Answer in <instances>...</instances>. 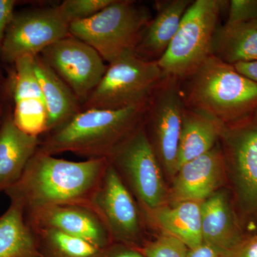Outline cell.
I'll use <instances>...</instances> for the list:
<instances>
[{
    "instance_id": "obj_17",
    "label": "cell",
    "mask_w": 257,
    "mask_h": 257,
    "mask_svg": "<svg viewBox=\"0 0 257 257\" xmlns=\"http://www.w3.org/2000/svg\"><path fill=\"white\" fill-rule=\"evenodd\" d=\"M193 0L157 1L156 15L142 32L135 55L147 61H158L170 46L182 19Z\"/></svg>"
},
{
    "instance_id": "obj_32",
    "label": "cell",
    "mask_w": 257,
    "mask_h": 257,
    "mask_svg": "<svg viewBox=\"0 0 257 257\" xmlns=\"http://www.w3.org/2000/svg\"><path fill=\"white\" fill-rule=\"evenodd\" d=\"M235 69L244 77L257 83V60L252 62H240L234 64Z\"/></svg>"
},
{
    "instance_id": "obj_15",
    "label": "cell",
    "mask_w": 257,
    "mask_h": 257,
    "mask_svg": "<svg viewBox=\"0 0 257 257\" xmlns=\"http://www.w3.org/2000/svg\"><path fill=\"white\" fill-rule=\"evenodd\" d=\"M13 64L14 111L12 117L23 133L40 138L47 133L48 114L35 72V57H23Z\"/></svg>"
},
{
    "instance_id": "obj_10",
    "label": "cell",
    "mask_w": 257,
    "mask_h": 257,
    "mask_svg": "<svg viewBox=\"0 0 257 257\" xmlns=\"http://www.w3.org/2000/svg\"><path fill=\"white\" fill-rule=\"evenodd\" d=\"M91 205L104 221L112 242L143 247L147 241L143 211L109 162Z\"/></svg>"
},
{
    "instance_id": "obj_24",
    "label": "cell",
    "mask_w": 257,
    "mask_h": 257,
    "mask_svg": "<svg viewBox=\"0 0 257 257\" xmlns=\"http://www.w3.org/2000/svg\"><path fill=\"white\" fill-rule=\"evenodd\" d=\"M32 230L36 236L38 257H96L101 249L57 229L35 228Z\"/></svg>"
},
{
    "instance_id": "obj_12",
    "label": "cell",
    "mask_w": 257,
    "mask_h": 257,
    "mask_svg": "<svg viewBox=\"0 0 257 257\" xmlns=\"http://www.w3.org/2000/svg\"><path fill=\"white\" fill-rule=\"evenodd\" d=\"M40 56L83 104L101 82L107 69L95 50L70 35L47 47Z\"/></svg>"
},
{
    "instance_id": "obj_16",
    "label": "cell",
    "mask_w": 257,
    "mask_h": 257,
    "mask_svg": "<svg viewBox=\"0 0 257 257\" xmlns=\"http://www.w3.org/2000/svg\"><path fill=\"white\" fill-rule=\"evenodd\" d=\"M203 241L234 250L247 236L243 233L227 191L220 189L201 202Z\"/></svg>"
},
{
    "instance_id": "obj_19",
    "label": "cell",
    "mask_w": 257,
    "mask_h": 257,
    "mask_svg": "<svg viewBox=\"0 0 257 257\" xmlns=\"http://www.w3.org/2000/svg\"><path fill=\"white\" fill-rule=\"evenodd\" d=\"M223 125L207 113L184 105L179 137L178 170L186 162L212 150L219 143Z\"/></svg>"
},
{
    "instance_id": "obj_31",
    "label": "cell",
    "mask_w": 257,
    "mask_h": 257,
    "mask_svg": "<svg viewBox=\"0 0 257 257\" xmlns=\"http://www.w3.org/2000/svg\"><path fill=\"white\" fill-rule=\"evenodd\" d=\"M233 257H257V234L243 240L234 250Z\"/></svg>"
},
{
    "instance_id": "obj_2",
    "label": "cell",
    "mask_w": 257,
    "mask_h": 257,
    "mask_svg": "<svg viewBox=\"0 0 257 257\" xmlns=\"http://www.w3.org/2000/svg\"><path fill=\"white\" fill-rule=\"evenodd\" d=\"M179 82L184 105L204 111L223 124L257 109V83L214 56L209 55Z\"/></svg>"
},
{
    "instance_id": "obj_27",
    "label": "cell",
    "mask_w": 257,
    "mask_h": 257,
    "mask_svg": "<svg viewBox=\"0 0 257 257\" xmlns=\"http://www.w3.org/2000/svg\"><path fill=\"white\" fill-rule=\"evenodd\" d=\"M229 13L226 23L257 20V0H231L229 2Z\"/></svg>"
},
{
    "instance_id": "obj_23",
    "label": "cell",
    "mask_w": 257,
    "mask_h": 257,
    "mask_svg": "<svg viewBox=\"0 0 257 257\" xmlns=\"http://www.w3.org/2000/svg\"><path fill=\"white\" fill-rule=\"evenodd\" d=\"M0 257H38L36 236L15 203L0 216Z\"/></svg>"
},
{
    "instance_id": "obj_26",
    "label": "cell",
    "mask_w": 257,
    "mask_h": 257,
    "mask_svg": "<svg viewBox=\"0 0 257 257\" xmlns=\"http://www.w3.org/2000/svg\"><path fill=\"white\" fill-rule=\"evenodd\" d=\"M145 257H187L188 248L170 235L162 234L154 240H147L140 248Z\"/></svg>"
},
{
    "instance_id": "obj_30",
    "label": "cell",
    "mask_w": 257,
    "mask_h": 257,
    "mask_svg": "<svg viewBox=\"0 0 257 257\" xmlns=\"http://www.w3.org/2000/svg\"><path fill=\"white\" fill-rule=\"evenodd\" d=\"M14 0H0V52L7 30L15 15Z\"/></svg>"
},
{
    "instance_id": "obj_21",
    "label": "cell",
    "mask_w": 257,
    "mask_h": 257,
    "mask_svg": "<svg viewBox=\"0 0 257 257\" xmlns=\"http://www.w3.org/2000/svg\"><path fill=\"white\" fill-rule=\"evenodd\" d=\"M200 204L193 201L165 204L146 217L150 218L165 234L192 248L203 242Z\"/></svg>"
},
{
    "instance_id": "obj_6",
    "label": "cell",
    "mask_w": 257,
    "mask_h": 257,
    "mask_svg": "<svg viewBox=\"0 0 257 257\" xmlns=\"http://www.w3.org/2000/svg\"><path fill=\"white\" fill-rule=\"evenodd\" d=\"M136 199L145 216L166 204L168 194L163 170L143 124L106 157Z\"/></svg>"
},
{
    "instance_id": "obj_13",
    "label": "cell",
    "mask_w": 257,
    "mask_h": 257,
    "mask_svg": "<svg viewBox=\"0 0 257 257\" xmlns=\"http://www.w3.org/2000/svg\"><path fill=\"white\" fill-rule=\"evenodd\" d=\"M24 214L32 229H57L84 240L99 248L106 247L112 243L104 221L89 204H60Z\"/></svg>"
},
{
    "instance_id": "obj_8",
    "label": "cell",
    "mask_w": 257,
    "mask_h": 257,
    "mask_svg": "<svg viewBox=\"0 0 257 257\" xmlns=\"http://www.w3.org/2000/svg\"><path fill=\"white\" fill-rule=\"evenodd\" d=\"M229 1L195 0L182 19L170 46L158 60L164 75L181 80L210 55L221 11Z\"/></svg>"
},
{
    "instance_id": "obj_25",
    "label": "cell",
    "mask_w": 257,
    "mask_h": 257,
    "mask_svg": "<svg viewBox=\"0 0 257 257\" xmlns=\"http://www.w3.org/2000/svg\"><path fill=\"white\" fill-rule=\"evenodd\" d=\"M114 2V0H65L57 8L70 25L74 22L94 16Z\"/></svg>"
},
{
    "instance_id": "obj_9",
    "label": "cell",
    "mask_w": 257,
    "mask_h": 257,
    "mask_svg": "<svg viewBox=\"0 0 257 257\" xmlns=\"http://www.w3.org/2000/svg\"><path fill=\"white\" fill-rule=\"evenodd\" d=\"M184 107L180 82L165 76L147 103L143 126L165 173L173 178L178 170V150Z\"/></svg>"
},
{
    "instance_id": "obj_1",
    "label": "cell",
    "mask_w": 257,
    "mask_h": 257,
    "mask_svg": "<svg viewBox=\"0 0 257 257\" xmlns=\"http://www.w3.org/2000/svg\"><path fill=\"white\" fill-rule=\"evenodd\" d=\"M107 165L106 158L73 162L37 150L20 179L5 193L24 214L60 204L91 205Z\"/></svg>"
},
{
    "instance_id": "obj_28",
    "label": "cell",
    "mask_w": 257,
    "mask_h": 257,
    "mask_svg": "<svg viewBox=\"0 0 257 257\" xmlns=\"http://www.w3.org/2000/svg\"><path fill=\"white\" fill-rule=\"evenodd\" d=\"M96 257H145L140 249L124 243L112 242L101 248Z\"/></svg>"
},
{
    "instance_id": "obj_22",
    "label": "cell",
    "mask_w": 257,
    "mask_h": 257,
    "mask_svg": "<svg viewBox=\"0 0 257 257\" xmlns=\"http://www.w3.org/2000/svg\"><path fill=\"white\" fill-rule=\"evenodd\" d=\"M210 55L231 65L257 60V20L218 26Z\"/></svg>"
},
{
    "instance_id": "obj_4",
    "label": "cell",
    "mask_w": 257,
    "mask_h": 257,
    "mask_svg": "<svg viewBox=\"0 0 257 257\" xmlns=\"http://www.w3.org/2000/svg\"><path fill=\"white\" fill-rule=\"evenodd\" d=\"M240 224L257 221V109L223 125L219 139Z\"/></svg>"
},
{
    "instance_id": "obj_11",
    "label": "cell",
    "mask_w": 257,
    "mask_h": 257,
    "mask_svg": "<svg viewBox=\"0 0 257 257\" xmlns=\"http://www.w3.org/2000/svg\"><path fill=\"white\" fill-rule=\"evenodd\" d=\"M69 35V23L57 7L15 13L5 34L0 57L10 64L23 57H35Z\"/></svg>"
},
{
    "instance_id": "obj_3",
    "label": "cell",
    "mask_w": 257,
    "mask_h": 257,
    "mask_svg": "<svg viewBox=\"0 0 257 257\" xmlns=\"http://www.w3.org/2000/svg\"><path fill=\"white\" fill-rule=\"evenodd\" d=\"M147 105L119 110L82 109L65 124L47 133L38 151L53 156L72 152L87 159L106 158L120 142L143 124Z\"/></svg>"
},
{
    "instance_id": "obj_5",
    "label": "cell",
    "mask_w": 257,
    "mask_h": 257,
    "mask_svg": "<svg viewBox=\"0 0 257 257\" xmlns=\"http://www.w3.org/2000/svg\"><path fill=\"white\" fill-rule=\"evenodd\" d=\"M152 18L150 10L135 2L114 0L94 16L71 23L69 35L92 47L104 62L110 64L135 52Z\"/></svg>"
},
{
    "instance_id": "obj_7",
    "label": "cell",
    "mask_w": 257,
    "mask_h": 257,
    "mask_svg": "<svg viewBox=\"0 0 257 257\" xmlns=\"http://www.w3.org/2000/svg\"><path fill=\"white\" fill-rule=\"evenodd\" d=\"M164 77L158 61L143 60L128 52L109 64L82 109L119 110L147 105Z\"/></svg>"
},
{
    "instance_id": "obj_14",
    "label": "cell",
    "mask_w": 257,
    "mask_h": 257,
    "mask_svg": "<svg viewBox=\"0 0 257 257\" xmlns=\"http://www.w3.org/2000/svg\"><path fill=\"white\" fill-rule=\"evenodd\" d=\"M172 179L168 194L170 203H201L220 189L226 181V174L219 142L207 153L181 166Z\"/></svg>"
},
{
    "instance_id": "obj_20",
    "label": "cell",
    "mask_w": 257,
    "mask_h": 257,
    "mask_svg": "<svg viewBox=\"0 0 257 257\" xmlns=\"http://www.w3.org/2000/svg\"><path fill=\"white\" fill-rule=\"evenodd\" d=\"M35 67L46 104L48 133L78 114L82 106L72 89L40 55L35 57Z\"/></svg>"
},
{
    "instance_id": "obj_29",
    "label": "cell",
    "mask_w": 257,
    "mask_h": 257,
    "mask_svg": "<svg viewBox=\"0 0 257 257\" xmlns=\"http://www.w3.org/2000/svg\"><path fill=\"white\" fill-rule=\"evenodd\" d=\"M234 250L225 249L203 241L196 247L188 248L187 257H233Z\"/></svg>"
},
{
    "instance_id": "obj_33",
    "label": "cell",
    "mask_w": 257,
    "mask_h": 257,
    "mask_svg": "<svg viewBox=\"0 0 257 257\" xmlns=\"http://www.w3.org/2000/svg\"><path fill=\"white\" fill-rule=\"evenodd\" d=\"M0 117H1V112H0ZM2 122H3V121H1V119H0V126H1Z\"/></svg>"
},
{
    "instance_id": "obj_18",
    "label": "cell",
    "mask_w": 257,
    "mask_h": 257,
    "mask_svg": "<svg viewBox=\"0 0 257 257\" xmlns=\"http://www.w3.org/2000/svg\"><path fill=\"white\" fill-rule=\"evenodd\" d=\"M40 142V138L20 130L12 116L3 120L0 126V192H5L20 179Z\"/></svg>"
}]
</instances>
